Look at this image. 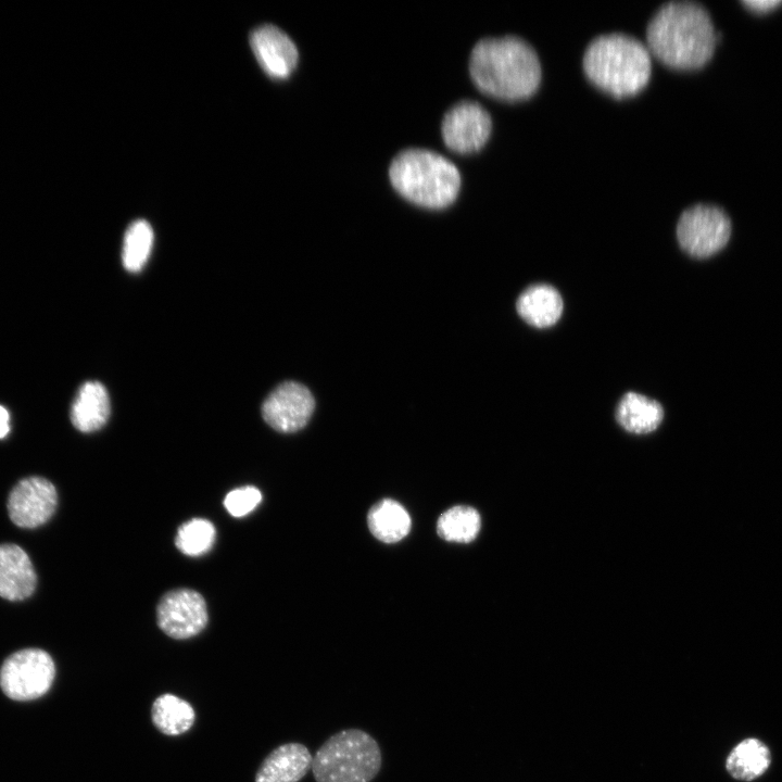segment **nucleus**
Listing matches in <instances>:
<instances>
[{
	"mask_svg": "<svg viewBox=\"0 0 782 782\" xmlns=\"http://www.w3.org/2000/svg\"><path fill=\"white\" fill-rule=\"evenodd\" d=\"M719 35L707 9L692 0L665 2L646 26L649 52L679 70L704 66L714 54Z\"/></svg>",
	"mask_w": 782,
	"mask_h": 782,
	"instance_id": "f257e3e1",
	"label": "nucleus"
},
{
	"mask_svg": "<svg viewBox=\"0 0 782 782\" xmlns=\"http://www.w3.org/2000/svg\"><path fill=\"white\" fill-rule=\"evenodd\" d=\"M469 73L483 93L517 101L538 90L542 67L531 43L517 35H505L482 38L474 46Z\"/></svg>",
	"mask_w": 782,
	"mask_h": 782,
	"instance_id": "f03ea898",
	"label": "nucleus"
},
{
	"mask_svg": "<svg viewBox=\"0 0 782 782\" xmlns=\"http://www.w3.org/2000/svg\"><path fill=\"white\" fill-rule=\"evenodd\" d=\"M582 67L586 77L609 94L617 98L632 96L651 78V52L632 35L602 34L586 46Z\"/></svg>",
	"mask_w": 782,
	"mask_h": 782,
	"instance_id": "7ed1b4c3",
	"label": "nucleus"
},
{
	"mask_svg": "<svg viewBox=\"0 0 782 782\" xmlns=\"http://www.w3.org/2000/svg\"><path fill=\"white\" fill-rule=\"evenodd\" d=\"M389 177L400 195L425 209L447 207L461 188L457 167L441 154L426 149L401 151L391 162Z\"/></svg>",
	"mask_w": 782,
	"mask_h": 782,
	"instance_id": "20e7f679",
	"label": "nucleus"
},
{
	"mask_svg": "<svg viewBox=\"0 0 782 782\" xmlns=\"http://www.w3.org/2000/svg\"><path fill=\"white\" fill-rule=\"evenodd\" d=\"M380 767L378 743L360 729L333 734L318 748L312 760L316 782H369Z\"/></svg>",
	"mask_w": 782,
	"mask_h": 782,
	"instance_id": "39448f33",
	"label": "nucleus"
},
{
	"mask_svg": "<svg viewBox=\"0 0 782 782\" xmlns=\"http://www.w3.org/2000/svg\"><path fill=\"white\" fill-rule=\"evenodd\" d=\"M731 232L732 223L727 212L710 203L685 209L676 228L680 248L694 258H708L719 253L728 244Z\"/></svg>",
	"mask_w": 782,
	"mask_h": 782,
	"instance_id": "423d86ee",
	"label": "nucleus"
},
{
	"mask_svg": "<svg viewBox=\"0 0 782 782\" xmlns=\"http://www.w3.org/2000/svg\"><path fill=\"white\" fill-rule=\"evenodd\" d=\"M55 666L39 648H25L10 655L0 669L2 692L13 701H31L46 694L53 682Z\"/></svg>",
	"mask_w": 782,
	"mask_h": 782,
	"instance_id": "0eeeda50",
	"label": "nucleus"
},
{
	"mask_svg": "<svg viewBox=\"0 0 782 782\" xmlns=\"http://www.w3.org/2000/svg\"><path fill=\"white\" fill-rule=\"evenodd\" d=\"M492 118L478 102L463 100L444 115L441 126L445 146L453 152L468 154L481 149L490 137Z\"/></svg>",
	"mask_w": 782,
	"mask_h": 782,
	"instance_id": "6e6552de",
	"label": "nucleus"
},
{
	"mask_svg": "<svg viewBox=\"0 0 782 782\" xmlns=\"http://www.w3.org/2000/svg\"><path fill=\"white\" fill-rule=\"evenodd\" d=\"M207 619L205 601L194 590H173L166 593L157 605L159 627L176 640L197 635L205 628Z\"/></svg>",
	"mask_w": 782,
	"mask_h": 782,
	"instance_id": "1a4fd4ad",
	"label": "nucleus"
},
{
	"mask_svg": "<svg viewBox=\"0 0 782 782\" xmlns=\"http://www.w3.org/2000/svg\"><path fill=\"white\" fill-rule=\"evenodd\" d=\"M315 401L310 390L294 381L276 387L262 405L264 420L276 431L291 433L310 420Z\"/></svg>",
	"mask_w": 782,
	"mask_h": 782,
	"instance_id": "9d476101",
	"label": "nucleus"
},
{
	"mask_svg": "<svg viewBox=\"0 0 782 782\" xmlns=\"http://www.w3.org/2000/svg\"><path fill=\"white\" fill-rule=\"evenodd\" d=\"M58 503L54 485L41 477L22 479L11 491L8 510L11 520L22 528H36L53 515Z\"/></svg>",
	"mask_w": 782,
	"mask_h": 782,
	"instance_id": "9b49d317",
	"label": "nucleus"
},
{
	"mask_svg": "<svg viewBox=\"0 0 782 782\" xmlns=\"http://www.w3.org/2000/svg\"><path fill=\"white\" fill-rule=\"evenodd\" d=\"M253 53L264 70L273 78H287L298 63V49L290 37L274 25H262L250 36Z\"/></svg>",
	"mask_w": 782,
	"mask_h": 782,
	"instance_id": "f8f14e48",
	"label": "nucleus"
},
{
	"mask_svg": "<svg viewBox=\"0 0 782 782\" xmlns=\"http://www.w3.org/2000/svg\"><path fill=\"white\" fill-rule=\"evenodd\" d=\"M36 572L26 552L15 544L0 545V596L21 601L36 588Z\"/></svg>",
	"mask_w": 782,
	"mask_h": 782,
	"instance_id": "ddd939ff",
	"label": "nucleus"
},
{
	"mask_svg": "<svg viewBox=\"0 0 782 782\" xmlns=\"http://www.w3.org/2000/svg\"><path fill=\"white\" fill-rule=\"evenodd\" d=\"M312 760L310 751L302 744L280 745L264 759L255 782H298L312 768Z\"/></svg>",
	"mask_w": 782,
	"mask_h": 782,
	"instance_id": "4468645a",
	"label": "nucleus"
},
{
	"mask_svg": "<svg viewBox=\"0 0 782 782\" xmlns=\"http://www.w3.org/2000/svg\"><path fill=\"white\" fill-rule=\"evenodd\" d=\"M564 308L560 293L553 286L537 283L521 292L516 302L519 316L535 328H547L558 321Z\"/></svg>",
	"mask_w": 782,
	"mask_h": 782,
	"instance_id": "2eb2a0df",
	"label": "nucleus"
},
{
	"mask_svg": "<svg viewBox=\"0 0 782 782\" xmlns=\"http://www.w3.org/2000/svg\"><path fill=\"white\" fill-rule=\"evenodd\" d=\"M772 762L769 746L758 737L748 736L733 746L726 758V770L731 778L752 782L764 775Z\"/></svg>",
	"mask_w": 782,
	"mask_h": 782,
	"instance_id": "dca6fc26",
	"label": "nucleus"
},
{
	"mask_svg": "<svg viewBox=\"0 0 782 782\" xmlns=\"http://www.w3.org/2000/svg\"><path fill=\"white\" fill-rule=\"evenodd\" d=\"M111 412L106 389L98 381H87L78 390L71 409V420L81 432L102 428Z\"/></svg>",
	"mask_w": 782,
	"mask_h": 782,
	"instance_id": "f3484780",
	"label": "nucleus"
},
{
	"mask_svg": "<svg viewBox=\"0 0 782 782\" xmlns=\"http://www.w3.org/2000/svg\"><path fill=\"white\" fill-rule=\"evenodd\" d=\"M664 418L659 402L645 395L628 392L619 401L616 409L618 424L628 432L646 434L658 428Z\"/></svg>",
	"mask_w": 782,
	"mask_h": 782,
	"instance_id": "a211bd4d",
	"label": "nucleus"
},
{
	"mask_svg": "<svg viewBox=\"0 0 782 782\" xmlns=\"http://www.w3.org/2000/svg\"><path fill=\"white\" fill-rule=\"evenodd\" d=\"M367 521L373 535L384 543L402 540L411 529V517L406 509L390 499L375 504L368 513Z\"/></svg>",
	"mask_w": 782,
	"mask_h": 782,
	"instance_id": "6ab92c4d",
	"label": "nucleus"
},
{
	"mask_svg": "<svg viewBox=\"0 0 782 782\" xmlns=\"http://www.w3.org/2000/svg\"><path fill=\"white\" fill-rule=\"evenodd\" d=\"M153 724L166 735H179L188 731L194 721L192 706L173 694L159 696L151 709Z\"/></svg>",
	"mask_w": 782,
	"mask_h": 782,
	"instance_id": "aec40b11",
	"label": "nucleus"
},
{
	"mask_svg": "<svg viewBox=\"0 0 782 782\" xmlns=\"http://www.w3.org/2000/svg\"><path fill=\"white\" fill-rule=\"evenodd\" d=\"M480 526V515L475 508L458 505L441 514L437 531L446 541L468 543L476 539Z\"/></svg>",
	"mask_w": 782,
	"mask_h": 782,
	"instance_id": "412c9836",
	"label": "nucleus"
},
{
	"mask_svg": "<svg viewBox=\"0 0 782 782\" xmlns=\"http://www.w3.org/2000/svg\"><path fill=\"white\" fill-rule=\"evenodd\" d=\"M153 244V230L147 220L138 219L129 225L123 244L122 260L124 267L139 272L149 258Z\"/></svg>",
	"mask_w": 782,
	"mask_h": 782,
	"instance_id": "4be33fe9",
	"label": "nucleus"
},
{
	"mask_svg": "<svg viewBox=\"0 0 782 782\" xmlns=\"http://www.w3.org/2000/svg\"><path fill=\"white\" fill-rule=\"evenodd\" d=\"M215 538L216 530L210 520L193 518L179 527L175 544L185 555L200 556L211 550Z\"/></svg>",
	"mask_w": 782,
	"mask_h": 782,
	"instance_id": "5701e85b",
	"label": "nucleus"
},
{
	"mask_svg": "<svg viewBox=\"0 0 782 782\" xmlns=\"http://www.w3.org/2000/svg\"><path fill=\"white\" fill-rule=\"evenodd\" d=\"M262 501V493L255 487H242L230 491L224 505L234 517H242L251 513Z\"/></svg>",
	"mask_w": 782,
	"mask_h": 782,
	"instance_id": "b1692460",
	"label": "nucleus"
},
{
	"mask_svg": "<svg viewBox=\"0 0 782 782\" xmlns=\"http://www.w3.org/2000/svg\"><path fill=\"white\" fill-rule=\"evenodd\" d=\"M742 3L756 12H767L782 4V0H743Z\"/></svg>",
	"mask_w": 782,
	"mask_h": 782,
	"instance_id": "393cba45",
	"label": "nucleus"
},
{
	"mask_svg": "<svg viewBox=\"0 0 782 782\" xmlns=\"http://www.w3.org/2000/svg\"><path fill=\"white\" fill-rule=\"evenodd\" d=\"M10 431V415L9 412L0 406V439L4 438Z\"/></svg>",
	"mask_w": 782,
	"mask_h": 782,
	"instance_id": "a878e982",
	"label": "nucleus"
}]
</instances>
